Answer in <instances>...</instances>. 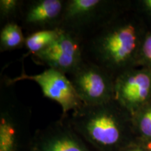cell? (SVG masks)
<instances>
[{"label": "cell", "mask_w": 151, "mask_h": 151, "mask_svg": "<svg viewBox=\"0 0 151 151\" xmlns=\"http://www.w3.org/2000/svg\"><path fill=\"white\" fill-rule=\"evenodd\" d=\"M137 27L131 22H117L116 17L92 36L84 50L92 56L89 60L115 78V72L120 70L140 51Z\"/></svg>", "instance_id": "obj_1"}, {"label": "cell", "mask_w": 151, "mask_h": 151, "mask_svg": "<svg viewBox=\"0 0 151 151\" xmlns=\"http://www.w3.org/2000/svg\"><path fill=\"white\" fill-rule=\"evenodd\" d=\"M123 110L114 99L99 105H83L73 111L72 120L92 143L111 148L118 146L122 139Z\"/></svg>", "instance_id": "obj_2"}, {"label": "cell", "mask_w": 151, "mask_h": 151, "mask_svg": "<svg viewBox=\"0 0 151 151\" xmlns=\"http://www.w3.org/2000/svg\"><path fill=\"white\" fill-rule=\"evenodd\" d=\"M113 5L109 0H66L59 29L76 35L85 42L87 32L94 31V35L115 18Z\"/></svg>", "instance_id": "obj_3"}, {"label": "cell", "mask_w": 151, "mask_h": 151, "mask_svg": "<svg viewBox=\"0 0 151 151\" xmlns=\"http://www.w3.org/2000/svg\"><path fill=\"white\" fill-rule=\"evenodd\" d=\"M67 77L84 105H99L114 99L115 78L89 60L85 58Z\"/></svg>", "instance_id": "obj_4"}, {"label": "cell", "mask_w": 151, "mask_h": 151, "mask_svg": "<svg viewBox=\"0 0 151 151\" xmlns=\"http://www.w3.org/2000/svg\"><path fill=\"white\" fill-rule=\"evenodd\" d=\"M33 59L36 63L68 76L85 59L84 42L76 35L62 29L59 37L48 48L33 55Z\"/></svg>", "instance_id": "obj_5"}, {"label": "cell", "mask_w": 151, "mask_h": 151, "mask_svg": "<svg viewBox=\"0 0 151 151\" xmlns=\"http://www.w3.org/2000/svg\"><path fill=\"white\" fill-rule=\"evenodd\" d=\"M22 80L32 81L39 85L45 97L60 104L64 116L69 111L73 112L84 105L67 76L55 69L47 68L43 72L35 75L22 72L20 76L8 80V83L14 84Z\"/></svg>", "instance_id": "obj_6"}, {"label": "cell", "mask_w": 151, "mask_h": 151, "mask_svg": "<svg viewBox=\"0 0 151 151\" xmlns=\"http://www.w3.org/2000/svg\"><path fill=\"white\" fill-rule=\"evenodd\" d=\"M151 98L150 69L122 71L114 80V100L131 113L139 111Z\"/></svg>", "instance_id": "obj_7"}, {"label": "cell", "mask_w": 151, "mask_h": 151, "mask_svg": "<svg viewBox=\"0 0 151 151\" xmlns=\"http://www.w3.org/2000/svg\"><path fill=\"white\" fill-rule=\"evenodd\" d=\"M65 4L66 0H34L26 5L23 2L20 16L22 25L31 33L60 28Z\"/></svg>", "instance_id": "obj_8"}, {"label": "cell", "mask_w": 151, "mask_h": 151, "mask_svg": "<svg viewBox=\"0 0 151 151\" xmlns=\"http://www.w3.org/2000/svg\"><path fill=\"white\" fill-rule=\"evenodd\" d=\"M24 37L21 26L17 22H9L3 25L0 32V49L1 51H8L20 48L24 46Z\"/></svg>", "instance_id": "obj_9"}, {"label": "cell", "mask_w": 151, "mask_h": 151, "mask_svg": "<svg viewBox=\"0 0 151 151\" xmlns=\"http://www.w3.org/2000/svg\"><path fill=\"white\" fill-rule=\"evenodd\" d=\"M40 151H87L73 136L67 133L47 137L39 146Z\"/></svg>", "instance_id": "obj_10"}, {"label": "cell", "mask_w": 151, "mask_h": 151, "mask_svg": "<svg viewBox=\"0 0 151 151\" xmlns=\"http://www.w3.org/2000/svg\"><path fill=\"white\" fill-rule=\"evenodd\" d=\"M62 29H44L29 34L26 37L24 46L29 53L35 55L48 48L59 37Z\"/></svg>", "instance_id": "obj_11"}, {"label": "cell", "mask_w": 151, "mask_h": 151, "mask_svg": "<svg viewBox=\"0 0 151 151\" xmlns=\"http://www.w3.org/2000/svg\"><path fill=\"white\" fill-rule=\"evenodd\" d=\"M14 127L8 119L1 115L0 126V151H14L15 146Z\"/></svg>", "instance_id": "obj_12"}, {"label": "cell", "mask_w": 151, "mask_h": 151, "mask_svg": "<svg viewBox=\"0 0 151 151\" xmlns=\"http://www.w3.org/2000/svg\"><path fill=\"white\" fill-rule=\"evenodd\" d=\"M24 1L19 0H1L0 1V16L1 20H6V23L14 22L12 19L20 16Z\"/></svg>", "instance_id": "obj_13"}, {"label": "cell", "mask_w": 151, "mask_h": 151, "mask_svg": "<svg viewBox=\"0 0 151 151\" xmlns=\"http://www.w3.org/2000/svg\"><path fill=\"white\" fill-rule=\"evenodd\" d=\"M148 103L137 111L136 119L141 133L145 137L151 138V104L148 105Z\"/></svg>", "instance_id": "obj_14"}, {"label": "cell", "mask_w": 151, "mask_h": 151, "mask_svg": "<svg viewBox=\"0 0 151 151\" xmlns=\"http://www.w3.org/2000/svg\"><path fill=\"white\" fill-rule=\"evenodd\" d=\"M139 55L141 61L151 68V33L147 34L143 38Z\"/></svg>", "instance_id": "obj_15"}, {"label": "cell", "mask_w": 151, "mask_h": 151, "mask_svg": "<svg viewBox=\"0 0 151 151\" xmlns=\"http://www.w3.org/2000/svg\"><path fill=\"white\" fill-rule=\"evenodd\" d=\"M143 4L151 13V0H145L143 1Z\"/></svg>", "instance_id": "obj_16"}, {"label": "cell", "mask_w": 151, "mask_h": 151, "mask_svg": "<svg viewBox=\"0 0 151 151\" xmlns=\"http://www.w3.org/2000/svg\"><path fill=\"white\" fill-rule=\"evenodd\" d=\"M148 148L150 149V151H151V141L150 143H149V144H148Z\"/></svg>", "instance_id": "obj_17"}, {"label": "cell", "mask_w": 151, "mask_h": 151, "mask_svg": "<svg viewBox=\"0 0 151 151\" xmlns=\"http://www.w3.org/2000/svg\"><path fill=\"white\" fill-rule=\"evenodd\" d=\"M129 151H143V150H129Z\"/></svg>", "instance_id": "obj_18"}]
</instances>
